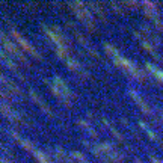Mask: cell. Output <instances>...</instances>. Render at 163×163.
Instances as JSON below:
<instances>
[{
    "mask_svg": "<svg viewBox=\"0 0 163 163\" xmlns=\"http://www.w3.org/2000/svg\"><path fill=\"white\" fill-rule=\"evenodd\" d=\"M130 92H131V95H133V98L136 100V103H138V104H139L140 107H142V110H147V112L150 110V109H148V104H147V103H145V101H143V100L140 98L139 94L136 92V91H130Z\"/></svg>",
    "mask_w": 163,
    "mask_h": 163,
    "instance_id": "obj_7",
    "label": "cell"
},
{
    "mask_svg": "<svg viewBox=\"0 0 163 163\" xmlns=\"http://www.w3.org/2000/svg\"><path fill=\"white\" fill-rule=\"evenodd\" d=\"M73 156H74V157H76V159H77V160H79V162H80V163H88V162H86V159H85V157L82 156L80 152L74 151V152H73Z\"/></svg>",
    "mask_w": 163,
    "mask_h": 163,
    "instance_id": "obj_8",
    "label": "cell"
},
{
    "mask_svg": "<svg viewBox=\"0 0 163 163\" xmlns=\"http://www.w3.org/2000/svg\"><path fill=\"white\" fill-rule=\"evenodd\" d=\"M106 50H107V53H110V56L115 59V62L117 64H119L122 68H126L127 71H130L131 74H134V76H138V77H142V74H140V70L134 65V64H131L128 59H126L122 55H119L117 50H115V47H112V46H109V44H106Z\"/></svg>",
    "mask_w": 163,
    "mask_h": 163,
    "instance_id": "obj_1",
    "label": "cell"
},
{
    "mask_svg": "<svg viewBox=\"0 0 163 163\" xmlns=\"http://www.w3.org/2000/svg\"><path fill=\"white\" fill-rule=\"evenodd\" d=\"M50 86H51V89L58 94L62 100H67V101H70L71 100L70 88L67 86V83L62 80V79H59V77H53V79H51V83H50Z\"/></svg>",
    "mask_w": 163,
    "mask_h": 163,
    "instance_id": "obj_2",
    "label": "cell"
},
{
    "mask_svg": "<svg viewBox=\"0 0 163 163\" xmlns=\"http://www.w3.org/2000/svg\"><path fill=\"white\" fill-rule=\"evenodd\" d=\"M2 41H3V46L6 47V50H8V51H11V53L17 55V56H21V51L17 48V46H15V44H12V42H9V41H8V38H6V35H5V33H2Z\"/></svg>",
    "mask_w": 163,
    "mask_h": 163,
    "instance_id": "obj_5",
    "label": "cell"
},
{
    "mask_svg": "<svg viewBox=\"0 0 163 163\" xmlns=\"http://www.w3.org/2000/svg\"><path fill=\"white\" fill-rule=\"evenodd\" d=\"M11 35H14V38H15V39H17V41H18V42H20V44H21L23 47H26V50H27V51H30L32 55L38 56V53H36L35 50H33V47L30 46V44H29V42L24 39L23 36H21L20 33H18V32H17V30H11Z\"/></svg>",
    "mask_w": 163,
    "mask_h": 163,
    "instance_id": "obj_4",
    "label": "cell"
},
{
    "mask_svg": "<svg viewBox=\"0 0 163 163\" xmlns=\"http://www.w3.org/2000/svg\"><path fill=\"white\" fill-rule=\"evenodd\" d=\"M145 67L148 68V71L151 73L152 76H156V77H157L159 80H162V82H163V71L160 70V68H157L156 65H152L151 62H147V64H145Z\"/></svg>",
    "mask_w": 163,
    "mask_h": 163,
    "instance_id": "obj_6",
    "label": "cell"
},
{
    "mask_svg": "<svg viewBox=\"0 0 163 163\" xmlns=\"http://www.w3.org/2000/svg\"><path fill=\"white\" fill-rule=\"evenodd\" d=\"M140 126H142V128H143V130H147V133H148V134H150V136H151L152 139H156V136H154V134H152V131H151V130H150V127H148V126H145V124H143V122H140Z\"/></svg>",
    "mask_w": 163,
    "mask_h": 163,
    "instance_id": "obj_9",
    "label": "cell"
},
{
    "mask_svg": "<svg viewBox=\"0 0 163 163\" xmlns=\"http://www.w3.org/2000/svg\"><path fill=\"white\" fill-rule=\"evenodd\" d=\"M152 162H154V163H163V162H160L159 159H156V157H152Z\"/></svg>",
    "mask_w": 163,
    "mask_h": 163,
    "instance_id": "obj_10",
    "label": "cell"
},
{
    "mask_svg": "<svg viewBox=\"0 0 163 163\" xmlns=\"http://www.w3.org/2000/svg\"><path fill=\"white\" fill-rule=\"evenodd\" d=\"M71 6L74 8V11L77 12V15H79V17H82L83 20H86L88 23H92L91 14H89L88 8H86L83 3H80V2H73V3H71Z\"/></svg>",
    "mask_w": 163,
    "mask_h": 163,
    "instance_id": "obj_3",
    "label": "cell"
}]
</instances>
